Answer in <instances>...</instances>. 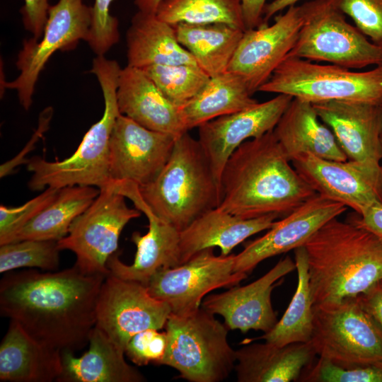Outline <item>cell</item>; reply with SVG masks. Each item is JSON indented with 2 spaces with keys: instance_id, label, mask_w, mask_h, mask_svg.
Listing matches in <instances>:
<instances>
[{
  "instance_id": "484cf974",
  "label": "cell",
  "mask_w": 382,
  "mask_h": 382,
  "mask_svg": "<svg viewBox=\"0 0 382 382\" xmlns=\"http://www.w3.org/2000/svg\"><path fill=\"white\" fill-rule=\"evenodd\" d=\"M273 132L291 161L305 153L329 160L347 161L332 130L309 102L293 98Z\"/></svg>"
},
{
  "instance_id": "f546056e",
  "label": "cell",
  "mask_w": 382,
  "mask_h": 382,
  "mask_svg": "<svg viewBox=\"0 0 382 382\" xmlns=\"http://www.w3.org/2000/svg\"><path fill=\"white\" fill-rule=\"evenodd\" d=\"M179 43L211 77L227 71L244 30L224 23H178Z\"/></svg>"
},
{
  "instance_id": "c3c4849f",
  "label": "cell",
  "mask_w": 382,
  "mask_h": 382,
  "mask_svg": "<svg viewBox=\"0 0 382 382\" xmlns=\"http://www.w3.org/2000/svg\"><path fill=\"white\" fill-rule=\"evenodd\" d=\"M381 148H382V132H381ZM381 166H382V158H381Z\"/></svg>"
},
{
  "instance_id": "74e56055",
  "label": "cell",
  "mask_w": 382,
  "mask_h": 382,
  "mask_svg": "<svg viewBox=\"0 0 382 382\" xmlns=\"http://www.w3.org/2000/svg\"><path fill=\"white\" fill-rule=\"evenodd\" d=\"M370 40L382 47V0H332Z\"/></svg>"
},
{
  "instance_id": "4316f807",
  "label": "cell",
  "mask_w": 382,
  "mask_h": 382,
  "mask_svg": "<svg viewBox=\"0 0 382 382\" xmlns=\"http://www.w3.org/2000/svg\"><path fill=\"white\" fill-rule=\"evenodd\" d=\"M89 348L81 357L62 352V371L59 382H142L141 373L129 364L120 351L98 327L93 329Z\"/></svg>"
},
{
  "instance_id": "d4e9b609",
  "label": "cell",
  "mask_w": 382,
  "mask_h": 382,
  "mask_svg": "<svg viewBox=\"0 0 382 382\" xmlns=\"http://www.w3.org/2000/svg\"><path fill=\"white\" fill-rule=\"evenodd\" d=\"M316 354L311 343L284 346L245 343L236 350L234 369L238 382H290L299 379Z\"/></svg>"
},
{
  "instance_id": "9a60e30c",
  "label": "cell",
  "mask_w": 382,
  "mask_h": 382,
  "mask_svg": "<svg viewBox=\"0 0 382 382\" xmlns=\"http://www.w3.org/2000/svg\"><path fill=\"white\" fill-rule=\"evenodd\" d=\"M303 21L302 6L293 5L273 24L245 30L227 71L240 76L253 95L291 52Z\"/></svg>"
},
{
  "instance_id": "9c48e42d",
  "label": "cell",
  "mask_w": 382,
  "mask_h": 382,
  "mask_svg": "<svg viewBox=\"0 0 382 382\" xmlns=\"http://www.w3.org/2000/svg\"><path fill=\"white\" fill-rule=\"evenodd\" d=\"M304 21L286 57L326 62L347 69L382 66V47L369 40L332 0L303 4Z\"/></svg>"
},
{
  "instance_id": "f1b7e54d",
  "label": "cell",
  "mask_w": 382,
  "mask_h": 382,
  "mask_svg": "<svg viewBox=\"0 0 382 382\" xmlns=\"http://www.w3.org/2000/svg\"><path fill=\"white\" fill-rule=\"evenodd\" d=\"M257 103L240 76L226 71L210 77L202 89L180 108V112L188 132L208 121L247 109Z\"/></svg>"
},
{
  "instance_id": "6da1fadb",
  "label": "cell",
  "mask_w": 382,
  "mask_h": 382,
  "mask_svg": "<svg viewBox=\"0 0 382 382\" xmlns=\"http://www.w3.org/2000/svg\"><path fill=\"white\" fill-rule=\"evenodd\" d=\"M106 277L76 265L62 271L8 272L0 282L1 316L40 342L61 352L83 348L96 323V306Z\"/></svg>"
},
{
  "instance_id": "60d3db41",
  "label": "cell",
  "mask_w": 382,
  "mask_h": 382,
  "mask_svg": "<svg viewBox=\"0 0 382 382\" xmlns=\"http://www.w3.org/2000/svg\"><path fill=\"white\" fill-rule=\"evenodd\" d=\"M50 6L49 0H24L20 10L25 28L37 40L42 35Z\"/></svg>"
},
{
  "instance_id": "7bdbcfd3",
  "label": "cell",
  "mask_w": 382,
  "mask_h": 382,
  "mask_svg": "<svg viewBox=\"0 0 382 382\" xmlns=\"http://www.w3.org/2000/svg\"><path fill=\"white\" fill-rule=\"evenodd\" d=\"M357 296L362 306L382 328V280Z\"/></svg>"
},
{
  "instance_id": "603a6c76",
  "label": "cell",
  "mask_w": 382,
  "mask_h": 382,
  "mask_svg": "<svg viewBox=\"0 0 382 382\" xmlns=\"http://www.w3.org/2000/svg\"><path fill=\"white\" fill-rule=\"evenodd\" d=\"M278 217L268 214L243 219L217 207L212 209L180 231V265L207 248L218 247L221 255H228L250 236L270 229Z\"/></svg>"
},
{
  "instance_id": "83f0119b",
  "label": "cell",
  "mask_w": 382,
  "mask_h": 382,
  "mask_svg": "<svg viewBox=\"0 0 382 382\" xmlns=\"http://www.w3.org/2000/svg\"><path fill=\"white\" fill-rule=\"evenodd\" d=\"M126 42L129 66L142 69L151 65L197 64L178 41L173 25L156 13L138 11L131 20Z\"/></svg>"
},
{
  "instance_id": "b9f144b4",
  "label": "cell",
  "mask_w": 382,
  "mask_h": 382,
  "mask_svg": "<svg viewBox=\"0 0 382 382\" xmlns=\"http://www.w3.org/2000/svg\"><path fill=\"white\" fill-rule=\"evenodd\" d=\"M53 110L51 107L46 108L40 115L38 127L35 134L33 135L32 140L28 143L25 148L19 152L15 157L6 163L1 165L0 177L4 178L11 173L18 166L27 163L28 160L25 158L32 150L35 140L38 139L42 134L48 129L49 124L52 119Z\"/></svg>"
},
{
  "instance_id": "ba28073f",
  "label": "cell",
  "mask_w": 382,
  "mask_h": 382,
  "mask_svg": "<svg viewBox=\"0 0 382 382\" xmlns=\"http://www.w3.org/2000/svg\"><path fill=\"white\" fill-rule=\"evenodd\" d=\"M316 355L344 367L382 366V328L358 296L313 306Z\"/></svg>"
},
{
  "instance_id": "d6986e66",
  "label": "cell",
  "mask_w": 382,
  "mask_h": 382,
  "mask_svg": "<svg viewBox=\"0 0 382 382\" xmlns=\"http://www.w3.org/2000/svg\"><path fill=\"white\" fill-rule=\"evenodd\" d=\"M292 99L289 95L277 94L270 100L197 127L198 141L220 188L222 172L231 154L245 141L273 130Z\"/></svg>"
},
{
  "instance_id": "836d02e7",
  "label": "cell",
  "mask_w": 382,
  "mask_h": 382,
  "mask_svg": "<svg viewBox=\"0 0 382 382\" xmlns=\"http://www.w3.org/2000/svg\"><path fill=\"white\" fill-rule=\"evenodd\" d=\"M141 69L163 96L178 108L190 101L211 77L197 64L151 65Z\"/></svg>"
},
{
  "instance_id": "ab89813d",
  "label": "cell",
  "mask_w": 382,
  "mask_h": 382,
  "mask_svg": "<svg viewBox=\"0 0 382 382\" xmlns=\"http://www.w3.org/2000/svg\"><path fill=\"white\" fill-rule=\"evenodd\" d=\"M167 335L156 329L135 334L128 342L125 354L137 366L160 365L166 349Z\"/></svg>"
},
{
  "instance_id": "f6af8a7d",
  "label": "cell",
  "mask_w": 382,
  "mask_h": 382,
  "mask_svg": "<svg viewBox=\"0 0 382 382\" xmlns=\"http://www.w3.org/2000/svg\"><path fill=\"white\" fill-rule=\"evenodd\" d=\"M246 30L256 28L263 23L267 0H241Z\"/></svg>"
},
{
  "instance_id": "7dc6e473",
  "label": "cell",
  "mask_w": 382,
  "mask_h": 382,
  "mask_svg": "<svg viewBox=\"0 0 382 382\" xmlns=\"http://www.w3.org/2000/svg\"><path fill=\"white\" fill-rule=\"evenodd\" d=\"M163 0H133L134 4L138 8V11L156 13L159 4Z\"/></svg>"
},
{
  "instance_id": "d590c367",
  "label": "cell",
  "mask_w": 382,
  "mask_h": 382,
  "mask_svg": "<svg viewBox=\"0 0 382 382\" xmlns=\"http://www.w3.org/2000/svg\"><path fill=\"white\" fill-rule=\"evenodd\" d=\"M303 370L299 379L308 382H382V366L344 367L319 357Z\"/></svg>"
},
{
  "instance_id": "2e32d148",
  "label": "cell",
  "mask_w": 382,
  "mask_h": 382,
  "mask_svg": "<svg viewBox=\"0 0 382 382\" xmlns=\"http://www.w3.org/2000/svg\"><path fill=\"white\" fill-rule=\"evenodd\" d=\"M176 138L120 114L110 137L111 180L130 181L139 187L152 182L168 162Z\"/></svg>"
},
{
  "instance_id": "277c9868",
  "label": "cell",
  "mask_w": 382,
  "mask_h": 382,
  "mask_svg": "<svg viewBox=\"0 0 382 382\" xmlns=\"http://www.w3.org/2000/svg\"><path fill=\"white\" fill-rule=\"evenodd\" d=\"M120 71L118 62L105 55L96 56L93 59L90 72L96 76L103 92V115L86 132L77 149L69 157L56 161H48L40 156L28 160L27 168L33 173L28 183L31 190L74 185L101 189L112 182L109 170V144L113 126L121 114L117 100Z\"/></svg>"
},
{
  "instance_id": "8992f818",
  "label": "cell",
  "mask_w": 382,
  "mask_h": 382,
  "mask_svg": "<svg viewBox=\"0 0 382 382\" xmlns=\"http://www.w3.org/2000/svg\"><path fill=\"white\" fill-rule=\"evenodd\" d=\"M167 346L160 365L175 369L190 382H220L234 369L236 357L228 342V328L199 308L170 314L166 326Z\"/></svg>"
},
{
  "instance_id": "7402d4cb",
  "label": "cell",
  "mask_w": 382,
  "mask_h": 382,
  "mask_svg": "<svg viewBox=\"0 0 382 382\" xmlns=\"http://www.w3.org/2000/svg\"><path fill=\"white\" fill-rule=\"evenodd\" d=\"M120 112L141 126L178 137L187 132L180 108L170 102L141 69H121L117 89Z\"/></svg>"
},
{
  "instance_id": "52a82bcc",
  "label": "cell",
  "mask_w": 382,
  "mask_h": 382,
  "mask_svg": "<svg viewBox=\"0 0 382 382\" xmlns=\"http://www.w3.org/2000/svg\"><path fill=\"white\" fill-rule=\"evenodd\" d=\"M257 91L317 103L346 100L382 104V66L355 71L286 57Z\"/></svg>"
},
{
  "instance_id": "ee69618b",
  "label": "cell",
  "mask_w": 382,
  "mask_h": 382,
  "mask_svg": "<svg viewBox=\"0 0 382 382\" xmlns=\"http://www.w3.org/2000/svg\"><path fill=\"white\" fill-rule=\"evenodd\" d=\"M357 224L365 228L382 241V203H377L362 214L352 219Z\"/></svg>"
},
{
  "instance_id": "5bb4252c",
  "label": "cell",
  "mask_w": 382,
  "mask_h": 382,
  "mask_svg": "<svg viewBox=\"0 0 382 382\" xmlns=\"http://www.w3.org/2000/svg\"><path fill=\"white\" fill-rule=\"evenodd\" d=\"M170 314L169 306L152 296L145 285L110 274L98 296L96 326L125 353L135 334L165 328Z\"/></svg>"
},
{
  "instance_id": "3957f363",
  "label": "cell",
  "mask_w": 382,
  "mask_h": 382,
  "mask_svg": "<svg viewBox=\"0 0 382 382\" xmlns=\"http://www.w3.org/2000/svg\"><path fill=\"white\" fill-rule=\"evenodd\" d=\"M303 246L313 306L357 296L382 280V241L352 220L328 221Z\"/></svg>"
},
{
  "instance_id": "44dd1931",
  "label": "cell",
  "mask_w": 382,
  "mask_h": 382,
  "mask_svg": "<svg viewBox=\"0 0 382 382\" xmlns=\"http://www.w3.org/2000/svg\"><path fill=\"white\" fill-rule=\"evenodd\" d=\"M291 162L316 193L352 208L359 215L382 203L368 179L347 161L329 160L305 153Z\"/></svg>"
},
{
  "instance_id": "d6a6232c",
  "label": "cell",
  "mask_w": 382,
  "mask_h": 382,
  "mask_svg": "<svg viewBox=\"0 0 382 382\" xmlns=\"http://www.w3.org/2000/svg\"><path fill=\"white\" fill-rule=\"evenodd\" d=\"M156 14L172 25L224 23L246 30L241 0H163Z\"/></svg>"
},
{
  "instance_id": "bcb514c9",
  "label": "cell",
  "mask_w": 382,
  "mask_h": 382,
  "mask_svg": "<svg viewBox=\"0 0 382 382\" xmlns=\"http://www.w3.org/2000/svg\"><path fill=\"white\" fill-rule=\"evenodd\" d=\"M299 1L301 0H273L267 4L263 11L262 24H267L269 19L274 14L291 6L296 5Z\"/></svg>"
},
{
  "instance_id": "cb8c5ba5",
  "label": "cell",
  "mask_w": 382,
  "mask_h": 382,
  "mask_svg": "<svg viewBox=\"0 0 382 382\" xmlns=\"http://www.w3.org/2000/svg\"><path fill=\"white\" fill-rule=\"evenodd\" d=\"M62 371L61 351L40 342L10 320L0 345L1 381H57Z\"/></svg>"
},
{
  "instance_id": "5b68a950",
  "label": "cell",
  "mask_w": 382,
  "mask_h": 382,
  "mask_svg": "<svg viewBox=\"0 0 382 382\" xmlns=\"http://www.w3.org/2000/svg\"><path fill=\"white\" fill-rule=\"evenodd\" d=\"M139 190L151 211L179 231L217 207L221 195L198 139L188 132L175 139L171 155L157 177Z\"/></svg>"
},
{
  "instance_id": "ac0fdd59",
  "label": "cell",
  "mask_w": 382,
  "mask_h": 382,
  "mask_svg": "<svg viewBox=\"0 0 382 382\" xmlns=\"http://www.w3.org/2000/svg\"><path fill=\"white\" fill-rule=\"evenodd\" d=\"M347 207L316 193L274 225L262 236L249 241L234 257V272L250 273L262 261L304 245L328 221Z\"/></svg>"
},
{
  "instance_id": "8fae6325",
  "label": "cell",
  "mask_w": 382,
  "mask_h": 382,
  "mask_svg": "<svg viewBox=\"0 0 382 382\" xmlns=\"http://www.w3.org/2000/svg\"><path fill=\"white\" fill-rule=\"evenodd\" d=\"M92 21V7L83 0H59L50 6L42 37L24 40L16 65L20 71L12 81L3 82L4 88L17 91L21 105L28 110L40 74L57 50H70L86 41Z\"/></svg>"
},
{
  "instance_id": "7a4b0ae2",
  "label": "cell",
  "mask_w": 382,
  "mask_h": 382,
  "mask_svg": "<svg viewBox=\"0 0 382 382\" xmlns=\"http://www.w3.org/2000/svg\"><path fill=\"white\" fill-rule=\"evenodd\" d=\"M291 163L273 130L245 141L225 165L217 208L243 219L286 216L316 194Z\"/></svg>"
},
{
  "instance_id": "4dcf8cb0",
  "label": "cell",
  "mask_w": 382,
  "mask_h": 382,
  "mask_svg": "<svg viewBox=\"0 0 382 382\" xmlns=\"http://www.w3.org/2000/svg\"><path fill=\"white\" fill-rule=\"evenodd\" d=\"M99 192L98 188L93 186L60 188L53 200L19 230L9 243L23 240H61L68 234L71 224L91 205Z\"/></svg>"
},
{
  "instance_id": "4fadbf2b",
  "label": "cell",
  "mask_w": 382,
  "mask_h": 382,
  "mask_svg": "<svg viewBox=\"0 0 382 382\" xmlns=\"http://www.w3.org/2000/svg\"><path fill=\"white\" fill-rule=\"evenodd\" d=\"M234 257L204 249L183 264L158 270L146 286L152 296L169 306L171 314L186 315L199 308L212 291L236 286L247 278L248 274L234 272Z\"/></svg>"
},
{
  "instance_id": "8d00e7d4",
  "label": "cell",
  "mask_w": 382,
  "mask_h": 382,
  "mask_svg": "<svg viewBox=\"0 0 382 382\" xmlns=\"http://www.w3.org/2000/svg\"><path fill=\"white\" fill-rule=\"evenodd\" d=\"M59 189L47 187L37 197L20 207L0 206V245L8 243L13 236L55 197Z\"/></svg>"
},
{
  "instance_id": "e575fe53",
  "label": "cell",
  "mask_w": 382,
  "mask_h": 382,
  "mask_svg": "<svg viewBox=\"0 0 382 382\" xmlns=\"http://www.w3.org/2000/svg\"><path fill=\"white\" fill-rule=\"evenodd\" d=\"M58 241L23 240L0 245V272L22 267L53 272L59 266Z\"/></svg>"
},
{
  "instance_id": "30bf717a",
  "label": "cell",
  "mask_w": 382,
  "mask_h": 382,
  "mask_svg": "<svg viewBox=\"0 0 382 382\" xmlns=\"http://www.w3.org/2000/svg\"><path fill=\"white\" fill-rule=\"evenodd\" d=\"M99 190L91 205L71 224L68 234L58 241V245L61 250L75 254L74 265L83 273L107 277L108 260L118 249L123 228L141 212L127 206L113 181Z\"/></svg>"
},
{
  "instance_id": "7c38bea8",
  "label": "cell",
  "mask_w": 382,
  "mask_h": 382,
  "mask_svg": "<svg viewBox=\"0 0 382 382\" xmlns=\"http://www.w3.org/2000/svg\"><path fill=\"white\" fill-rule=\"evenodd\" d=\"M312 104L347 161L364 175L382 202V104L346 100Z\"/></svg>"
},
{
  "instance_id": "1f68e13d",
  "label": "cell",
  "mask_w": 382,
  "mask_h": 382,
  "mask_svg": "<svg viewBox=\"0 0 382 382\" xmlns=\"http://www.w3.org/2000/svg\"><path fill=\"white\" fill-rule=\"evenodd\" d=\"M298 283L295 294L282 318L274 328L257 339L284 346L308 342L313 332V302L309 286L308 256L305 247L294 250Z\"/></svg>"
},
{
  "instance_id": "ffe728a7",
  "label": "cell",
  "mask_w": 382,
  "mask_h": 382,
  "mask_svg": "<svg viewBox=\"0 0 382 382\" xmlns=\"http://www.w3.org/2000/svg\"><path fill=\"white\" fill-rule=\"evenodd\" d=\"M294 270L295 261L286 256L252 283L234 286L221 293L206 296L202 308L221 316L229 330H238L243 333L254 330L266 333L277 323L272 304V292L282 278Z\"/></svg>"
},
{
  "instance_id": "f35d334b",
  "label": "cell",
  "mask_w": 382,
  "mask_h": 382,
  "mask_svg": "<svg viewBox=\"0 0 382 382\" xmlns=\"http://www.w3.org/2000/svg\"><path fill=\"white\" fill-rule=\"evenodd\" d=\"M113 0H95L92 21L86 42L97 56L105 54L120 39L119 22L110 13Z\"/></svg>"
},
{
  "instance_id": "e0dca14e",
  "label": "cell",
  "mask_w": 382,
  "mask_h": 382,
  "mask_svg": "<svg viewBox=\"0 0 382 382\" xmlns=\"http://www.w3.org/2000/svg\"><path fill=\"white\" fill-rule=\"evenodd\" d=\"M117 190L129 198L148 219L149 230L144 235L135 231L131 241L137 252L133 263L122 262L116 252L108 260L110 274L146 285L159 270L180 265V231L157 216L143 199L139 186L130 181L115 182Z\"/></svg>"
}]
</instances>
